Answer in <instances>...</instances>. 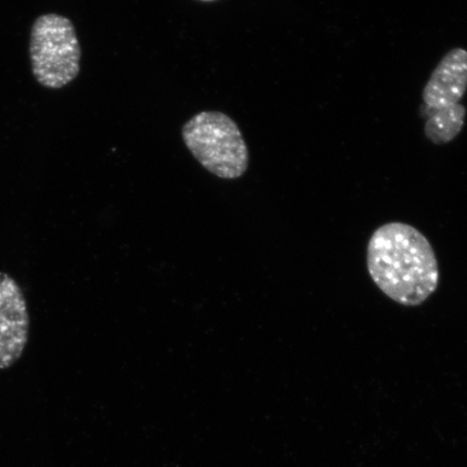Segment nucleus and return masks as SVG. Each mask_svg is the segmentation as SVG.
Segmentation results:
<instances>
[{
  "label": "nucleus",
  "mask_w": 467,
  "mask_h": 467,
  "mask_svg": "<svg viewBox=\"0 0 467 467\" xmlns=\"http://www.w3.org/2000/svg\"><path fill=\"white\" fill-rule=\"evenodd\" d=\"M201 2H213V0H201Z\"/></svg>",
  "instance_id": "0eeeda50"
},
{
  "label": "nucleus",
  "mask_w": 467,
  "mask_h": 467,
  "mask_svg": "<svg viewBox=\"0 0 467 467\" xmlns=\"http://www.w3.org/2000/svg\"><path fill=\"white\" fill-rule=\"evenodd\" d=\"M367 266L378 288L405 306H421L440 284V266L428 238L400 222L379 226L372 234Z\"/></svg>",
  "instance_id": "f257e3e1"
},
{
  "label": "nucleus",
  "mask_w": 467,
  "mask_h": 467,
  "mask_svg": "<svg viewBox=\"0 0 467 467\" xmlns=\"http://www.w3.org/2000/svg\"><path fill=\"white\" fill-rule=\"evenodd\" d=\"M467 90V51L454 48L443 57L423 90L429 110L458 104Z\"/></svg>",
  "instance_id": "39448f33"
},
{
  "label": "nucleus",
  "mask_w": 467,
  "mask_h": 467,
  "mask_svg": "<svg viewBox=\"0 0 467 467\" xmlns=\"http://www.w3.org/2000/svg\"><path fill=\"white\" fill-rule=\"evenodd\" d=\"M29 317L25 295L16 280L0 272V369L21 358L28 340Z\"/></svg>",
  "instance_id": "20e7f679"
},
{
  "label": "nucleus",
  "mask_w": 467,
  "mask_h": 467,
  "mask_svg": "<svg viewBox=\"0 0 467 467\" xmlns=\"http://www.w3.org/2000/svg\"><path fill=\"white\" fill-rule=\"evenodd\" d=\"M35 79L46 88L60 89L78 78L81 49L73 23L51 14L34 22L29 44Z\"/></svg>",
  "instance_id": "7ed1b4c3"
},
{
  "label": "nucleus",
  "mask_w": 467,
  "mask_h": 467,
  "mask_svg": "<svg viewBox=\"0 0 467 467\" xmlns=\"http://www.w3.org/2000/svg\"><path fill=\"white\" fill-rule=\"evenodd\" d=\"M465 116L466 109L459 103L451 107L430 110L429 119L424 126L426 138L437 145L453 141L462 130Z\"/></svg>",
  "instance_id": "423d86ee"
},
{
  "label": "nucleus",
  "mask_w": 467,
  "mask_h": 467,
  "mask_svg": "<svg viewBox=\"0 0 467 467\" xmlns=\"http://www.w3.org/2000/svg\"><path fill=\"white\" fill-rule=\"evenodd\" d=\"M182 138L192 156L221 179L243 177L249 166V150L241 130L230 116L201 112L186 122Z\"/></svg>",
  "instance_id": "f03ea898"
}]
</instances>
